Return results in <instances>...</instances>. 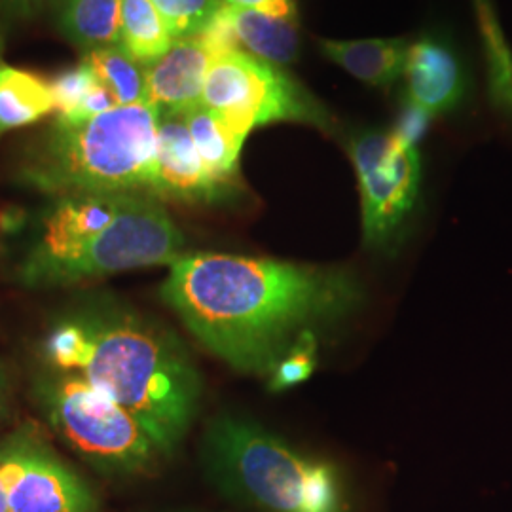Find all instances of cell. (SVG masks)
Listing matches in <instances>:
<instances>
[{"instance_id":"cell-1","label":"cell","mask_w":512,"mask_h":512,"mask_svg":"<svg viewBox=\"0 0 512 512\" xmlns=\"http://www.w3.org/2000/svg\"><path fill=\"white\" fill-rule=\"evenodd\" d=\"M162 296L190 334L226 365L274 376L313 330L344 321L365 293L342 268L192 253L171 264Z\"/></svg>"},{"instance_id":"cell-2","label":"cell","mask_w":512,"mask_h":512,"mask_svg":"<svg viewBox=\"0 0 512 512\" xmlns=\"http://www.w3.org/2000/svg\"><path fill=\"white\" fill-rule=\"evenodd\" d=\"M57 368L109 395L171 456L196 416L202 378L183 342L160 323L114 304L74 311L46 340Z\"/></svg>"},{"instance_id":"cell-3","label":"cell","mask_w":512,"mask_h":512,"mask_svg":"<svg viewBox=\"0 0 512 512\" xmlns=\"http://www.w3.org/2000/svg\"><path fill=\"white\" fill-rule=\"evenodd\" d=\"M160 110L148 101L69 122L55 118L23 165V179L46 194H148Z\"/></svg>"},{"instance_id":"cell-4","label":"cell","mask_w":512,"mask_h":512,"mask_svg":"<svg viewBox=\"0 0 512 512\" xmlns=\"http://www.w3.org/2000/svg\"><path fill=\"white\" fill-rule=\"evenodd\" d=\"M205 475L220 494L256 512H351L330 461L304 454L255 421L220 416L202 444Z\"/></svg>"},{"instance_id":"cell-5","label":"cell","mask_w":512,"mask_h":512,"mask_svg":"<svg viewBox=\"0 0 512 512\" xmlns=\"http://www.w3.org/2000/svg\"><path fill=\"white\" fill-rule=\"evenodd\" d=\"M42 397L61 437L103 473H147L165 458L135 416L82 376H57Z\"/></svg>"},{"instance_id":"cell-6","label":"cell","mask_w":512,"mask_h":512,"mask_svg":"<svg viewBox=\"0 0 512 512\" xmlns=\"http://www.w3.org/2000/svg\"><path fill=\"white\" fill-rule=\"evenodd\" d=\"M202 105L247 139L251 131L277 122H298L329 129L325 107L274 63L243 50L213 55Z\"/></svg>"},{"instance_id":"cell-7","label":"cell","mask_w":512,"mask_h":512,"mask_svg":"<svg viewBox=\"0 0 512 512\" xmlns=\"http://www.w3.org/2000/svg\"><path fill=\"white\" fill-rule=\"evenodd\" d=\"M184 238L158 198L126 194L118 213L55 268L46 287L73 285L135 268L173 264Z\"/></svg>"},{"instance_id":"cell-8","label":"cell","mask_w":512,"mask_h":512,"mask_svg":"<svg viewBox=\"0 0 512 512\" xmlns=\"http://www.w3.org/2000/svg\"><path fill=\"white\" fill-rule=\"evenodd\" d=\"M363 203L365 245L384 249L403 232L421 183L418 147L385 131H365L351 143Z\"/></svg>"},{"instance_id":"cell-9","label":"cell","mask_w":512,"mask_h":512,"mask_svg":"<svg viewBox=\"0 0 512 512\" xmlns=\"http://www.w3.org/2000/svg\"><path fill=\"white\" fill-rule=\"evenodd\" d=\"M0 482L10 512H101L92 488L29 433L0 442Z\"/></svg>"},{"instance_id":"cell-10","label":"cell","mask_w":512,"mask_h":512,"mask_svg":"<svg viewBox=\"0 0 512 512\" xmlns=\"http://www.w3.org/2000/svg\"><path fill=\"white\" fill-rule=\"evenodd\" d=\"M150 196L184 203H211L226 196L209 177L184 114H160Z\"/></svg>"},{"instance_id":"cell-11","label":"cell","mask_w":512,"mask_h":512,"mask_svg":"<svg viewBox=\"0 0 512 512\" xmlns=\"http://www.w3.org/2000/svg\"><path fill=\"white\" fill-rule=\"evenodd\" d=\"M213 54L202 38H175L160 59L145 67V101L160 114H184L202 105Z\"/></svg>"},{"instance_id":"cell-12","label":"cell","mask_w":512,"mask_h":512,"mask_svg":"<svg viewBox=\"0 0 512 512\" xmlns=\"http://www.w3.org/2000/svg\"><path fill=\"white\" fill-rule=\"evenodd\" d=\"M408 99L431 116L456 109L465 93V74L456 54L435 38H421L406 59Z\"/></svg>"},{"instance_id":"cell-13","label":"cell","mask_w":512,"mask_h":512,"mask_svg":"<svg viewBox=\"0 0 512 512\" xmlns=\"http://www.w3.org/2000/svg\"><path fill=\"white\" fill-rule=\"evenodd\" d=\"M220 14L238 50L243 46V52L274 65H287L298 57L296 12L277 14L222 4Z\"/></svg>"},{"instance_id":"cell-14","label":"cell","mask_w":512,"mask_h":512,"mask_svg":"<svg viewBox=\"0 0 512 512\" xmlns=\"http://www.w3.org/2000/svg\"><path fill=\"white\" fill-rule=\"evenodd\" d=\"M410 42L404 38L321 40L319 48L332 63L370 86H391L404 76Z\"/></svg>"},{"instance_id":"cell-15","label":"cell","mask_w":512,"mask_h":512,"mask_svg":"<svg viewBox=\"0 0 512 512\" xmlns=\"http://www.w3.org/2000/svg\"><path fill=\"white\" fill-rule=\"evenodd\" d=\"M184 120L209 177L230 194L239 184V154L245 139L203 105L186 110Z\"/></svg>"},{"instance_id":"cell-16","label":"cell","mask_w":512,"mask_h":512,"mask_svg":"<svg viewBox=\"0 0 512 512\" xmlns=\"http://www.w3.org/2000/svg\"><path fill=\"white\" fill-rule=\"evenodd\" d=\"M55 110L52 82L0 63V135L35 124Z\"/></svg>"},{"instance_id":"cell-17","label":"cell","mask_w":512,"mask_h":512,"mask_svg":"<svg viewBox=\"0 0 512 512\" xmlns=\"http://www.w3.org/2000/svg\"><path fill=\"white\" fill-rule=\"evenodd\" d=\"M122 0H61L59 27L86 52L120 44Z\"/></svg>"},{"instance_id":"cell-18","label":"cell","mask_w":512,"mask_h":512,"mask_svg":"<svg viewBox=\"0 0 512 512\" xmlns=\"http://www.w3.org/2000/svg\"><path fill=\"white\" fill-rule=\"evenodd\" d=\"M173 35L152 0H122L120 46L147 67L171 48Z\"/></svg>"},{"instance_id":"cell-19","label":"cell","mask_w":512,"mask_h":512,"mask_svg":"<svg viewBox=\"0 0 512 512\" xmlns=\"http://www.w3.org/2000/svg\"><path fill=\"white\" fill-rule=\"evenodd\" d=\"M52 90L55 112L61 120L80 122L118 107L92 69L84 63L59 74L52 82Z\"/></svg>"},{"instance_id":"cell-20","label":"cell","mask_w":512,"mask_h":512,"mask_svg":"<svg viewBox=\"0 0 512 512\" xmlns=\"http://www.w3.org/2000/svg\"><path fill=\"white\" fill-rule=\"evenodd\" d=\"M82 63L92 69L118 107L145 101V69L120 44L86 52Z\"/></svg>"},{"instance_id":"cell-21","label":"cell","mask_w":512,"mask_h":512,"mask_svg":"<svg viewBox=\"0 0 512 512\" xmlns=\"http://www.w3.org/2000/svg\"><path fill=\"white\" fill-rule=\"evenodd\" d=\"M478 19L482 25V35L488 50L490 82L495 101L512 112V55L501 37L499 25L495 23L490 0H475Z\"/></svg>"},{"instance_id":"cell-22","label":"cell","mask_w":512,"mask_h":512,"mask_svg":"<svg viewBox=\"0 0 512 512\" xmlns=\"http://www.w3.org/2000/svg\"><path fill=\"white\" fill-rule=\"evenodd\" d=\"M173 38L196 37L215 18L222 0H152Z\"/></svg>"},{"instance_id":"cell-23","label":"cell","mask_w":512,"mask_h":512,"mask_svg":"<svg viewBox=\"0 0 512 512\" xmlns=\"http://www.w3.org/2000/svg\"><path fill=\"white\" fill-rule=\"evenodd\" d=\"M431 114L427 110L421 109L416 103H412L408 99V103L404 105L403 112L399 116V122H397V128L393 131L395 137H399L406 145H412L416 147L421 137L425 135V131L431 124Z\"/></svg>"},{"instance_id":"cell-24","label":"cell","mask_w":512,"mask_h":512,"mask_svg":"<svg viewBox=\"0 0 512 512\" xmlns=\"http://www.w3.org/2000/svg\"><path fill=\"white\" fill-rule=\"evenodd\" d=\"M44 0H0V21L14 23L31 16Z\"/></svg>"},{"instance_id":"cell-25","label":"cell","mask_w":512,"mask_h":512,"mask_svg":"<svg viewBox=\"0 0 512 512\" xmlns=\"http://www.w3.org/2000/svg\"><path fill=\"white\" fill-rule=\"evenodd\" d=\"M228 6L249 8V10H264L277 14H294V0H222Z\"/></svg>"},{"instance_id":"cell-26","label":"cell","mask_w":512,"mask_h":512,"mask_svg":"<svg viewBox=\"0 0 512 512\" xmlns=\"http://www.w3.org/2000/svg\"><path fill=\"white\" fill-rule=\"evenodd\" d=\"M0 512H10V509H8V503H6V495H4L2 482H0Z\"/></svg>"}]
</instances>
